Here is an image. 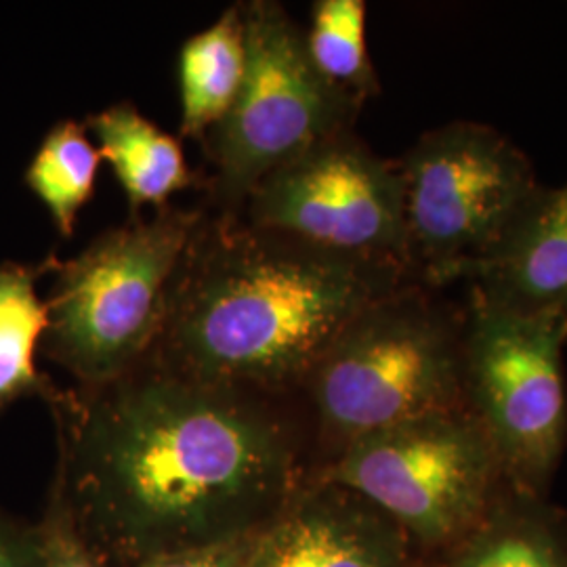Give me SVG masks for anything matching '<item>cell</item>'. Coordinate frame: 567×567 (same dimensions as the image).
Instances as JSON below:
<instances>
[{
    "label": "cell",
    "mask_w": 567,
    "mask_h": 567,
    "mask_svg": "<svg viewBox=\"0 0 567 567\" xmlns=\"http://www.w3.org/2000/svg\"><path fill=\"white\" fill-rule=\"evenodd\" d=\"M404 284L412 280L395 267L347 259L206 208L152 353L204 383L286 398L299 393L344 326Z\"/></svg>",
    "instance_id": "cell-2"
},
{
    "label": "cell",
    "mask_w": 567,
    "mask_h": 567,
    "mask_svg": "<svg viewBox=\"0 0 567 567\" xmlns=\"http://www.w3.org/2000/svg\"><path fill=\"white\" fill-rule=\"evenodd\" d=\"M84 126L102 161L112 166L131 217H140L143 206L158 210L168 206L175 194L204 187L203 175L185 161L182 142L145 118L133 103H114L91 114Z\"/></svg>",
    "instance_id": "cell-12"
},
{
    "label": "cell",
    "mask_w": 567,
    "mask_h": 567,
    "mask_svg": "<svg viewBox=\"0 0 567 567\" xmlns=\"http://www.w3.org/2000/svg\"><path fill=\"white\" fill-rule=\"evenodd\" d=\"M465 282L471 303L513 316L567 318V183L543 187Z\"/></svg>",
    "instance_id": "cell-11"
},
{
    "label": "cell",
    "mask_w": 567,
    "mask_h": 567,
    "mask_svg": "<svg viewBox=\"0 0 567 567\" xmlns=\"http://www.w3.org/2000/svg\"><path fill=\"white\" fill-rule=\"evenodd\" d=\"M311 475L360 496L400 527L412 547L440 555L480 526L507 489L468 408L368 435Z\"/></svg>",
    "instance_id": "cell-7"
},
{
    "label": "cell",
    "mask_w": 567,
    "mask_h": 567,
    "mask_svg": "<svg viewBox=\"0 0 567 567\" xmlns=\"http://www.w3.org/2000/svg\"><path fill=\"white\" fill-rule=\"evenodd\" d=\"M284 398L213 385L150 353L112 383L51 405L58 466L107 566L252 536L303 482Z\"/></svg>",
    "instance_id": "cell-1"
},
{
    "label": "cell",
    "mask_w": 567,
    "mask_h": 567,
    "mask_svg": "<svg viewBox=\"0 0 567 567\" xmlns=\"http://www.w3.org/2000/svg\"><path fill=\"white\" fill-rule=\"evenodd\" d=\"M240 217L326 252L395 267L410 278L400 166L374 154L353 128L267 175Z\"/></svg>",
    "instance_id": "cell-9"
},
{
    "label": "cell",
    "mask_w": 567,
    "mask_h": 567,
    "mask_svg": "<svg viewBox=\"0 0 567 567\" xmlns=\"http://www.w3.org/2000/svg\"><path fill=\"white\" fill-rule=\"evenodd\" d=\"M248 68L243 2L183 42L177 60L183 137L204 143L231 112Z\"/></svg>",
    "instance_id": "cell-13"
},
{
    "label": "cell",
    "mask_w": 567,
    "mask_h": 567,
    "mask_svg": "<svg viewBox=\"0 0 567 567\" xmlns=\"http://www.w3.org/2000/svg\"><path fill=\"white\" fill-rule=\"evenodd\" d=\"M404 532L349 489L305 475L250 540L246 567H414Z\"/></svg>",
    "instance_id": "cell-10"
},
{
    "label": "cell",
    "mask_w": 567,
    "mask_h": 567,
    "mask_svg": "<svg viewBox=\"0 0 567 567\" xmlns=\"http://www.w3.org/2000/svg\"><path fill=\"white\" fill-rule=\"evenodd\" d=\"M398 166L410 278L431 290L466 280L543 189L526 154L480 122L426 131Z\"/></svg>",
    "instance_id": "cell-5"
},
{
    "label": "cell",
    "mask_w": 567,
    "mask_h": 567,
    "mask_svg": "<svg viewBox=\"0 0 567 567\" xmlns=\"http://www.w3.org/2000/svg\"><path fill=\"white\" fill-rule=\"evenodd\" d=\"M58 261L51 252L39 264H0V416L20 400L41 398L53 405L63 393L37 365L49 324L37 284L53 274Z\"/></svg>",
    "instance_id": "cell-14"
},
{
    "label": "cell",
    "mask_w": 567,
    "mask_h": 567,
    "mask_svg": "<svg viewBox=\"0 0 567 567\" xmlns=\"http://www.w3.org/2000/svg\"><path fill=\"white\" fill-rule=\"evenodd\" d=\"M102 154L84 122L61 121L44 135L23 173L25 187L47 208L61 238H70L95 194Z\"/></svg>",
    "instance_id": "cell-16"
},
{
    "label": "cell",
    "mask_w": 567,
    "mask_h": 567,
    "mask_svg": "<svg viewBox=\"0 0 567 567\" xmlns=\"http://www.w3.org/2000/svg\"><path fill=\"white\" fill-rule=\"evenodd\" d=\"M566 316L466 305L463 385L508 489L543 498L567 442Z\"/></svg>",
    "instance_id": "cell-8"
},
{
    "label": "cell",
    "mask_w": 567,
    "mask_h": 567,
    "mask_svg": "<svg viewBox=\"0 0 567 567\" xmlns=\"http://www.w3.org/2000/svg\"><path fill=\"white\" fill-rule=\"evenodd\" d=\"M252 536L210 545V547L189 548V550H179V553L158 555V557L145 559L135 567H246Z\"/></svg>",
    "instance_id": "cell-19"
},
{
    "label": "cell",
    "mask_w": 567,
    "mask_h": 567,
    "mask_svg": "<svg viewBox=\"0 0 567 567\" xmlns=\"http://www.w3.org/2000/svg\"><path fill=\"white\" fill-rule=\"evenodd\" d=\"M364 0H318L305 30V49L320 79L355 107L381 95L365 39Z\"/></svg>",
    "instance_id": "cell-17"
},
{
    "label": "cell",
    "mask_w": 567,
    "mask_h": 567,
    "mask_svg": "<svg viewBox=\"0 0 567 567\" xmlns=\"http://www.w3.org/2000/svg\"><path fill=\"white\" fill-rule=\"evenodd\" d=\"M37 527L41 536V567H110L82 534L58 473Z\"/></svg>",
    "instance_id": "cell-18"
},
{
    "label": "cell",
    "mask_w": 567,
    "mask_h": 567,
    "mask_svg": "<svg viewBox=\"0 0 567 567\" xmlns=\"http://www.w3.org/2000/svg\"><path fill=\"white\" fill-rule=\"evenodd\" d=\"M435 567H567V534L553 511L505 489L484 522Z\"/></svg>",
    "instance_id": "cell-15"
},
{
    "label": "cell",
    "mask_w": 567,
    "mask_h": 567,
    "mask_svg": "<svg viewBox=\"0 0 567 567\" xmlns=\"http://www.w3.org/2000/svg\"><path fill=\"white\" fill-rule=\"evenodd\" d=\"M248 68L231 112L204 140L210 213L240 215L267 175L316 143L351 131L360 107L330 89L305 49L303 28L276 0L243 2Z\"/></svg>",
    "instance_id": "cell-6"
},
{
    "label": "cell",
    "mask_w": 567,
    "mask_h": 567,
    "mask_svg": "<svg viewBox=\"0 0 567 567\" xmlns=\"http://www.w3.org/2000/svg\"><path fill=\"white\" fill-rule=\"evenodd\" d=\"M0 567H41V536L37 524L0 508Z\"/></svg>",
    "instance_id": "cell-20"
},
{
    "label": "cell",
    "mask_w": 567,
    "mask_h": 567,
    "mask_svg": "<svg viewBox=\"0 0 567 567\" xmlns=\"http://www.w3.org/2000/svg\"><path fill=\"white\" fill-rule=\"evenodd\" d=\"M435 292L412 282L372 301L305 377L324 463L368 435L466 408L465 311Z\"/></svg>",
    "instance_id": "cell-3"
},
{
    "label": "cell",
    "mask_w": 567,
    "mask_h": 567,
    "mask_svg": "<svg viewBox=\"0 0 567 567\" xmlns=\"http://www.w3.org/2000/svg\"><path fill=\"white\" fill-rule=\"evenodd\" d=\"M204 215V204H168L58 261L44 299L49 324L41 351L81 389L116 381L156 349L173 278Z\"/></svg>",
    "instance_id": "cell-4"
}]
</instances>
